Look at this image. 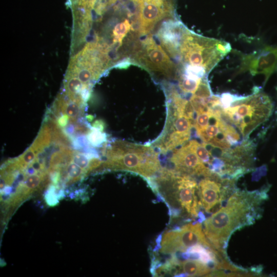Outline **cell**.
I'll return each mask as SVG.
<instances>
[{
    "label": "cell",
    "instance_id": "1",
    "mask_svg": "<svg viewBox=\"0 0 277 277\" xmlns=\"http://www.w3.org/2000/svg\"><path fill=\"white\" fill-rule=\"evenodd\" d=\"M266 198L265 192L234 191L225 206L204 221L203 231L213 247L224 254L231 235L235 230L253 223L259 216V206Z\"/></svg>",
    "mask_w": 277,
    "mask_h": 277
},
{
    "label": "cell",
    "instance_id": "2",
    "mask_svg": "<svg viewBox=\"0 0 277 277\" xmlns=\"http://www.w3.org/2000/svg\"><path fill=\"white\" fill-rule=\"evenodd\" d=\"M152 182V189L166 202L171 215H178L183 211L191 217L198 216L201 204L197 196L198 185L193 176L164 168Z\"/></svg>",
    "mask_w": 277,
    "mask_h": 277
},
{
    "label": "cell",
    "instance_id": "3",
    "mask_svg": "<svg viewBox=\"0 0 277 277\" xmlns=\"http://www.w3.org/2000/svg\"><path fill=\"white\" fill-rule=\"evenodd\" d=\"M231 50L229 43L197 34L182 25L175 59L180 66L204 69L208 74Z\"/></svg>",
    "mask_w": 277,
    "mask_h": 277
},
{
    "label": "cell",
    "instance_id": "4",
    "mask_svg": "<svg viewBox=\"0 0 277 277\" xmlns=\"http://www.w3.org/2000/svg\"><path fill=\"white\" fill-rule=\"evenodd\" d=\"M106 160L101 169L125 170L136 173L147 180L162 169L157 153L150 146L122 141L113 142L106 150Z\"/></svg>",
    "mask_w": 277,
    "mask_h": 277
},
{
    "label": "cell",
    "instance_id": "5",
    "mask_svg": "<svg viewBox=\"0 0 277 277\" xmlns=\"http://www.w3.org/2000/svg\"><path fill=\"white\" fill-rule=\"evenodd\" d=\"M273 104L270 97L258 88L250 95L243 96L229 107L222 109L224 117L241 133L243 140L270 116Z\"/></svg>",
    "mask_w": 277,
    "mask_h": 277
},
{
    "label": "cell",
    "instance_id": "6",
    "mask_svg": "<svg viewBox=\"0 0 277 277\" xmlns=\"http://www.w3.org/2000/svg\"><path fill=\"white\" fill-rule=\"evenodd\" d=\"M132 51V63L165 77L177 78V67L161 46L151 36L137 42Z\"/></svg>",
    "mask_w": 277,
    "mask_h": 277
},
{
    "label": "cell",
    "instance_id": "7",
    "mask_svg": "<svg viewBox=\"0 0 277 277\" xmlns=\"http://www.w3.org/2000/svg\"><path fill=\"white\" fill-rule=\"evenodd\" d=\"M156 243L159 252L165 254L185 252L196 244L215 250L206 238L200 223H190L180 229L165 232L159 236Z\"/></svg>",
    "mask_w": 277,
    "mask_h": 277
},
{
    "label": "cell",
    "instance_id": "8",
    "mask_svg": "<svg viewBox=\"0 0 277 277\" xmlns=\"http://www.w3.org/2000/svg\"><path fill=\"white\" fill-rule=\"evenodd\" d=\"M167 118L164 130L155 142L162 153L171 151L183 145L190 138L194 121L168 101Z\"/></svg>",
    "mask_w": 277,
    "mask_h": 277
},
{
    "label": "cell",
    "instance_id": "9",
    "mask_svg": "<svg viewBox=\"0 0 277 277\" xmlns=\"http://www.w3.org/2000/svg\"><path fill=\"white\" fill-rule=\"evenodd\" d=\"M137 9L138 30L149 33L162 19L174 15L172 0H133Z\"/></svg>",
    "mask_w": 277,
    "mask_h": 277
},
{
    "label": "cell",
    "instance_id": "10",
    "mask_svg": "<svg viewBox=\"0 0 277 277\" xmlns=\"http://www.w3.org/2000/svg\"><path fill=\"white\" fill-rule=\"evenodd\" d=\"M234 187L233 180L224 179L212 174L204 176L198 185L201 204L207 212L220 205Z\"/></svg>",
    "mask_w": 277,
    "mask_h": 277
},
{
    "label": "cell",
    "instance_id": "11",
    "mask_svg": "<svg viewBox=\"0 0 277 277\" xmlns=\"http://www.w3.org/2000/svg\"><path fill=\"white\" fill-rule=\"evenodd\" d=\"M241 72L253 75L263 74L265 83L277 68V46H267L262 49L242 56Z\"/></svg>",
    "mask_w": 277,
    "mask_h": 277
},
{
    "label": "cell",
    "instance_id": "12",
    "mask_svg": "<svg viewBox=\"0 0 277 277\" xmlns=\"http://www.w3.org/2000/svg\"><path fill=\"white\" fill-rule=\"evenodd\" d=\"M170 161L172 170L182 174L204 177L213 174L199 158L189 142L173 152Z\"/></svg>",
    "mask_w": 277,
    "mask_h": 277
},
{
    "label": "cell",
    "instance_id": "13",
    "mask_svg": "<svg viewBox=\"0 0 277 277\" xmlns=\"http://www.w3.org/2000/svg\"><path fill=\"white\" fill-rule=\"evenodd\" d=\"M172 272H177L189 276H203L209 275L214 272L206 263L200 260H189L181 261L174 256L172 259Z\"/></svg>",
    "mask_w": 277,
    "mask_h": 277
},
{
    "label": "cell",
    "instance_id": "14",
    "mask_svg": "<svg viewBox=\"0 0 277 277\" xmlns=\"http://www.w3.org/2000/svg\"><path fill=\"white\" fill-rule=\"evenodd\" d=\"M131 25L128 19L117 23L113 28L112 35L114 43L121 45L123 39L129 32Z\"/></svg>",
    "mask_w": 277,
    "mask_h": 277
},
{
    "label": "cell",
    "instance_id": "15",
    "mask_svg": "<svg viewBox=\"0 0 277 277\" xmlns=\"http://www.w3.org/2000/svg\"><path fill=\"white\" fill-rule=\"evenodd\" d=\"M82 105L83 104L71 100L67 102L63 100L62 112L66 113L71 121H75L76 117L82 113V110L81 107Z\"/></svg>",
    "mask_w": 277,
    "mask_h": 277
},
{
    "label": "cell",
    "instance_id": "16",
    "mask_svg": "<svg viewBox=\"0 0 277 277\" xmlns=\"http://www.w3.org/2000/svg\"><path fill=\"white\" fill-rule=\"evenodd\" d=\"M88 141L94 146H98L106 140V135L102 131L94 128L91 130L87 135Z\"/></svg>",
    "mask_w": 277,
    "mask_h": 277
},
{
    "label": "cell",
    "instance_id": "17",
    "mask_svg": "<svg viewBox=\"0 0 277 277\" xmlns=\"http://www.w3.org/2000/svg\"><path fill=\"white\" fill-rule=\"evenodd\" d=\"M36 154L35 151L31 146L18 158L17 160L22 169L26 167L35 160Z\"/></svg>",
    "mask_w": 277,
    "mask_h": 277
},
{
    "label": "cell",
    "instance_id": "18",
    "mask_svg": "<svg viewBox=\"0 0 277 277\" xmlns=\"http://www.w3.org/2000/svg\"><path fill=\"white\" fill-rule=\"evenodd\" d=\"M68 175L71 177V183L80 179V177L86 173V171L81 168L75 163H70L68 165L66 169Z\"/></svg>",
    "mask_w": 277,
    "mask_h": 277
},
{
    "label": "cell",
    "instance_id": "19",
    "mask_svg": "<svg viewBox=\"0 0 277 277\" xmlns=\"http://www.w3.org/2000/svg\"><path fill=\"white\" fill-rule=\"evenodd\" d=\"M88 155H85L83 153L76 152L73 153L72 160L74 163L79 166L81 168L85 170L86 173L89 172V166L90 161L89 157L92 158L94 157H89Z\"/></svg>",
    "mask_w": 277,
    "mask_h": 277
},
{
    "label": "cell",
    "instance_id": "20",
    "mask_svg": "<svg viewBox=\"0 0 277 277\" xmlns=\"http://www.w3.org/2000/svg\"><path fill=\"white\" fill-rule=\"evenodd\" d=\"M43 176L38 174L27 176L26 177L25 186L29 189L32 190L36 188L41 183Z\"/></svg>",
    "mask_w": 277,
    "mask_h": 277
}]
</instances>
